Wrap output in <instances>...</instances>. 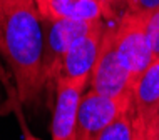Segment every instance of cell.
<instances>
[{"instance_id": "6da1fadb", "label": "cell", "mask_w": 159, "mask_h": 140, "mask_svg": "<svg viewBox=\"0 0 159 140\" xmlns=\"http://www.w3.org/2000/svg\"><path fill=\"white\" fill-rule=\"evenodd\" d=\"M0 55L14 78L20 105H37L47 92L44 23L34 0H0Z\"/></svg>"}, {"instance_id": "7a4b0ae2", "label": "cell", "mask_w": 159, "mask_h": 140, "mask_svg": "<svg viewBox=\"0 0 159 140\" xmlns=\"http://www.w3.org/2000/svg\"><path fill=\"white\" fill-rule=\"evenodd\" d=\"M114 47L124 69L127 70L132 83L149 67L154 55L146 32V15L124 12L117 22L112 23Z\"/></svg>"}, {"instance_id": "3957f363", "label": "cell", "mask_w": 159, "mask_h": 140, "mask_svg": "<svg viewBox=\"0 0 159 140\" xmlns=\"http://www.w3.org/2000/svg\"><path fill=\"white\" fill-rule=\"evenodd\" d=\"M94 22H79V20H72L62 15L42 17V23H44V78L47 90L54 87L62 58L70 44L77 37L87 32Z\"/></svg>"}, {"instance_id": "277c9868", "label": "cell", "mask_w": 159, "mask_h": 140, "mask_svg": "<svg viewBox=\"0 0 159 140\" xmlns=\"http://www.w3.org/2000/svg\"><path fill=\"white\" fill-rule=\"evenodd\" d=\"M132 83L114 47L112 23H106L96 65L89 77V88L107 97H124L132 93Z\"/></svg>"}, {"instance_id": "5b68a950", "label": "cell", "mask_w": 159, "mask_h": 140, "mask_svg": "<svg viewBox=\"0 0 159 140\" xmlns=\"http://www.w3.org/2000/svg\"><path fill=\"white\" fill-rule=\"evenodd\" d=\"M132 105V93L124 97H107L85 90L77 112L75 140H96L116 117Z\"/></svg>"}, {"instance_id": "8992f818", "label": "cell", "mask_w": 159, "mask_h": 140, "mask_svg": "<svg viewBox=\"0 0 159 140\" xmlns=\"http://www.w3.org/2000/svg\"><path fill=\"white\" fill-rule=\"evenodd\" d=\"M87 87L89 78L55 82L52 124H50L52 140H75L77 112Z\"/></svg>"}, {"instance_id": "52a82bcc", "label": "cell", "mask_w": 159, "mask_h": 140, "mask_svg": "<svg viewBox=\"0 0 159 140\" xmlns=\"http://www.w3.org/2000/svg\"><path fill=\"white\" fill-rule=\"evenodd\" d=\"M104 28V20L99 19L91 25L87 32L72 42L62 58L55 82L57 80H80L91 77V72L96 65L99 55V49H101Z\"/></svg>"}, {"instance_id": "ba28073f", "label": "cell", "mask_w": 159, "mask_h": 140, "mask_svg": "<svg viewBox=\"0 0 159 140\" xmlns=\"http://www.w3.org/2000/svg\"><path fill=\"white\" fill-rule=\"evenodd\" d=\"M132 104L137 118L148 130L159 117V57L152 58L149 67L136 80Z\"/></svg>"}, {"instance_id": "9c48e42d", "label": "cell", "mask_w": 159, "mask_h": 140, "mask_svg": "<svg viewBox=\"0 0 159 140\" xmlns=\"http://www.w3.org/2000/svg\"><path fill=\"white\" fill-rule=\"evenodd\" d=\"M54 14L79 22H94L104 17L106 7L99 0H54Z\"/></svg>"}, {"instance_id": "30bf717a", "label": "cell", "mask_w": 159, "mask_h": 140, "mask_svg": "<svg viewBox=\"0 0 159 140\" xmlns=\"http://www.w3.org/2000/svg\"><path fill=\"white\" fill-rule=\"evenodd\" d=\"M141 120L136 115L134 104L124 110L119 117H116L109 125L99 134L96 140H134L139 130Z\"/></svg>"}, {"instance_id": "8fae6325", "label": "cell", "mask_w": 159, "mask_h": 140, "mask_svg": "<svg viewBox=\"0 0 159 140\" xmlns=\"http://www.w3.org/2000/svg\"><path fill=\"white\" fill-rule=\"evenodd\" d=\"M146 32L154 58L159 57V8L146 15Z\"/></svg>"}, {"instance_id": "7c38bea8", "label": "cell", "mask_w": 159, "mask_h": 140, "mask_svg": "<svg viewBox=\"0 0 159 140\" xmlns=\"http://www.w3.org/2000/svg\"><path fill=\"white\" fill-rule=\"evenodd\" d=\"M126 12L136 15H149L159 8V0H122Z\"/></svg>"}, {"instance_id": "4fadbf2b", "label": "cell", "mask_w": 159, "mask_h": 140, "mask_svg": "<svg viewBox=\"0 0 159 140\" xmlns=\"http://www.w3.org/2000/svg\"><path fill=\"white\" fill-rule=\"evenodd\" d=\"M42 17H52L54 14V0H34Z\"/></svg>"}, {"instance_id": "5bb4252c", "label": "cell", "mask_w": 159, "mask_h": 140, "mask_svg": "<svg viewBox=\"0 0 159 140\" xmlns=\"http://www.w3.org/2000/svg\"><path fill=\"white\" fill-rule=\"evenodd\" d=\"M146 140H159V117H157V120L146 130Z\"/></svg>"}, {"instance_id": "9a60e30c", "label": "cell", "mask_w": 159, "mask_h": 140, "mask_svg": "<svg viewBox=\"0 0 159 140\" xmlns=\"http://www.w3.org/2000/svg\"><path fill=\"white\" fill-rule=\"evenodd\" d=\"M20 127H22V134H24V140H40V138H37L35 135H34L30 130L27 129V125L24 124V118L20 117Z\"/></svg>"}, {"instance_id": "2e32d148", "label": "cell", "mask_w": 159, "mask_h": 140, "mask_svg": "<svg viewBox=\"0 0 159 140\" xmlns=\"http://www.w3.org/2000/svg\"><path fill=\"white\" fill-rule=\"evenodd\" d=\"M134 140H146V129H144V125L141 124L139 125V130H137V134H136V138Z\"/></svg>"}, {"instance_id": "e0dca14e", "label": "cell", "mask_w": 159, "mask_h": 140, "mask_svg": "<svg viewBox=\"0 0 159 140\" xmlns=\"http://www.w3.org/2000/svg\"><path fill=\"white\" fill-rule=\"evenodd\" d=\"M99 2H101V3H102V5H104V7L107 8V7H109V5H111V3H114V2H117V0H99ZM121 2H122V0H121Z\"/></svg>"}, {"instance_id": "ac0fdd59", "label": "cell", "mask_w": 159, "mask_h": 140, "mask_svg": "<svg viewBox=\"0 0 159 140\" xmlns=\"http://www.w3.org/2000/svg\"><path fill=\"white\" fill-rule=\"evenodd\" d=\"M0 77H2V70H0Z\"/></svg>"}]
</instances>
